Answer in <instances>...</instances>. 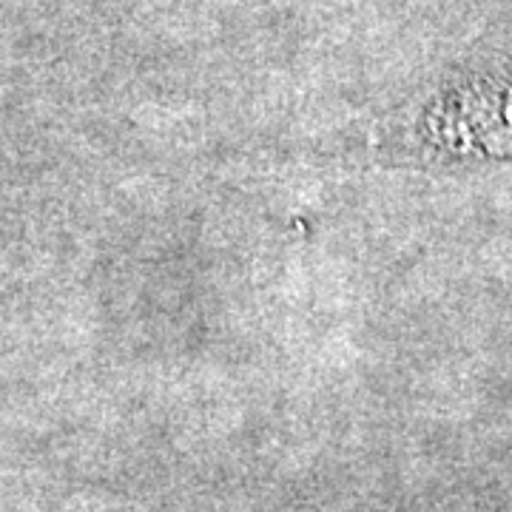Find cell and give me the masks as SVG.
Wrapping results in <instances>:
<instances>
[{"instance_id":"cell-1","label":"cell","mask_w":512,"mask_h":512,"mask_svg":"<svg viewBox=\"0 0 512 512\" xmlns=\"http://www.w3.org/2000/svg\"><path fill=\"white\" fill-rule=\"evenodd\" d=\"M473 134L487 151H512V92L478 94L470 106Z\"/></svg>"}]
</instances>
